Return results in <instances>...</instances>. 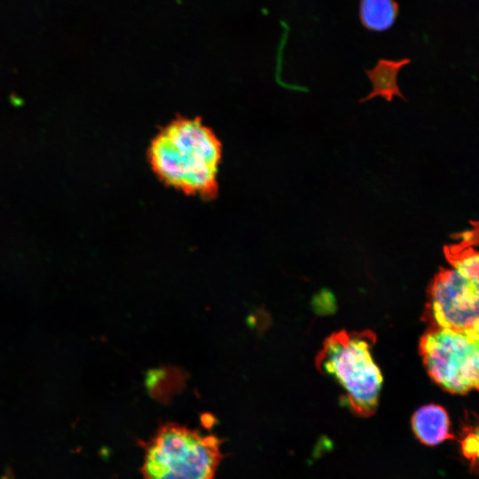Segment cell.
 <instances>
[{
  "instance_id": "6da1fadb",
  "label": "cell",
  "mask_w": 479,
  "mask_h": 479,
  "mask_svg": "<svg viewBox=\"0 0 479 479\" xmlns=\"http://www.w3.org/2000/svg\"><path fill=\"white\" fill-rule=\"evenodd\" d=\"M147 163L166 187L209 201L219 192L223 144L198 116H177L160 128L146 149Z\"/></svg>"
},
{
  "instance_id": "7a4b0ae2",
  "label": "cell",
  "mask_w": 479,
  "mask_h": 479,
  "mask_svg": "<svg viewBox=\"0 0 479 479\" xmlns=\"http://www.w3.org/2000/svg\"><path fill=\"white\" fill-rule=\"evenodd\" d=\"M456 237L458 243L444 247L450 266L429 285L425 318L429 326L478 331V239L468 232Z\"/></svg>"
},
{
  "instance_id": "3957f363",
  "label": "cell",
  "mask_w": 479,
  "mask_h": 479,
  "mask_svg": "<svg viewBox=\"0 0 479 479\" xmlns=\"http://www.w3.org/2000/svg\"><path fill=\"white\" fill-rule=\"evenodd\" d=\"M222 443L214 434L162 423L149 440H137L145 453L143 479H213L224 457Z\"/></svg>"
},
{
  "instance_id": "277c9868",
  "label": "cell",
  "mask_w": 479,
  "mask_h": 479,
  "mask_svg": "<svg viewBox=\"0 0 479 479\" xmlns=\"http://www.w3.org/2000/svg\"><path fill=\"white\" fill-rule=\"evenodd\" d=\"M375 336L371 331L332 334L323 343L316 365L331 375L344 391L342 402L355 414H374L383 377L373 355Z\"/></svg>"
},
{
  "instance_id": "5b68a950",
  "label": "cell",
  "mask_w": 479,
  "mask_h": 479,
  "mask_svg": "<svg viewBox=\"0 0 479 479\" xmlns=\"http://www.w3.org/2000/svg\"><path fill=\"white\" fill-rule=\"evenodd\" d=\"M419 348L427 373L443 389L465 395L477 389L478 331L429 326Z\"/></svg>"
},
{
  "instance_id": "8992f818",
  "label": "cell",
  "mask_w": 479,
  "mask_h": 479,
  "mask_svg": "<svg viewBox=\"0 0 479 479\" xmlns=\"http://www.w3.org/2000/svg\"><path fill=\"white\" fill-rule=\"evenodd\" d=\"M415 437L427 446H436L446 440L455 439L452 422L444 407L436 404H425L411 418Z\"/></svg>"
},
{
  "instance_id": "52a82bcc",
  "label": "cell",
  "mask_w": 479,
  "mask_h": 479,
  "mask_svg": "<svg viewBox=\"0 0 479 479\" xmlns=\"http://www.w3.org/2000/svg\"><path fill=\"white\" fill-rule=\"evenodd\" d=\"M410 62L411 59L408 58L398 60L380 59L373 68L365 69V72L372 82L373 89L365 98L359 99V103L366 102L378 96L388 102H391L396 96L407 102L408 99L397 84V75L400 69Z\"/></svg>"
},
{
  "instance_id": "ba28073f",
  "label": "cell",
  "mask_w": 479,
  "mask_h": 479,
  "mask_svg": "<svg viewBox=\"0 0 479 479\" xmlns=\"http://www.w3.org/2000/svg\"><path fill=\"white\" fill-rule=\"evenodd\" d=\"M187 378L188 373L182 367L162 365L145 372V384L153 397L168 401L174 393L182 390Z\"/></svg>"
},
{
  "instance_id": "9c48e42d",
  "label": "cell",
  "mask_w": 479,
  "mask_h": 479,
  "mask_svg": "<svg viewBox=\"0 0 479 479\" xmlns=\"http://www.w3.org/2000/svg\"><path fill=\"white\" fill-rule=\"evenodd\" d=\"M398 11L396 0H360L359 18L366 29L383 32L393 26Z\"/></svg>"
},
{
  "instance_id": "30bf717a",
  "label": "cell",
  "mask_w": 479,
  "mask_h": 479,
  "mask_svg": "<svg viewBox=\"0 0 479 479\" xmlns=\"http://www.w3.org/2000/svg\"><path fill=\"white\" fill-rule=\"evenodd\" d=\"M459 443L460 453L469 463L472 472H477L478 465V427L477 422L474 424L467 421L463 424L458 439Z\"/></svg>"
},
{
  "instance_id": "8fae6325",
  "label": "cell",
  "mask_w": 479,
  "mask_h": 479,
  "mask_svg": "<svg viewBox=\"0 0 479 479\" xmlns=\"http://www.w3.org/2000/svg\"><path fill=\"white\" fill-rule=\"evenodd\" d=\"M271 322V314L263 307L254 309L246 318L247 326L258 336L269 329Z\"/></svg>"
}]
</instances>
